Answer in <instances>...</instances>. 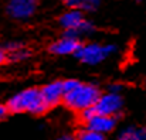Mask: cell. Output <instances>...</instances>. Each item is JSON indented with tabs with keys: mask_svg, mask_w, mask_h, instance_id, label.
Instances as JSON below:
<instances>
[{
	"mask_svg": "<svg viewBox=\"0 0 146 140\" xmlns=\"http://www.w3.org/2000/svg\"><path fill=\"white\" fill-rule=\"evenodd\" d=\"M95 113L101 115H111V116H118L119 112L123 108V99L121 93L106 92L101 93L98 96L97 102L92 105Z\"/></svg>",
	"mask_w": 146,
	"mask_h": 140,
	"instance_id": "5b68a950",
	"label": "cell"
},
{
	"mask_svg": "<svg viewBox=\"0 0 146 140\" xmlns=\"http://www.w3.org/2000/svg\"><path fill=\"white\" fill-rule=\"evenodd\" d=\"M40 93H41V98L43 100L46 102L47 108H54L57 105L61 103L62 100V82L61 81H54V82H50L47 85H44L41 89H40Z\"/></svg>",
	"mask_w": 146,
	"mask_h": 140,
	"instance_id": "9c48e42d",
	"label": "cell"
},
{
	"mask_svg": "<svg viewBox=\"0 0 146 140\" xmlns=\"http://www.w3.org/2000/svg\"><path fill=\"white\" fill-rule=\"evenodd\" d=\"M116 116H111V115H101V113H95L94 116H91L84 125L85 127L99 132L102 135L111 133L115 127H116Z\"/></svg>",
	"mask_w": 146,
	"mask_h": 140,
	"instance_id": "ba28073f",
	"label": "cell"
},
{
	"mask_svg": "<svg viewBox=\"0 0 146 140\" xmlns=\"http://www.w3.org/2000/svg\"><path fill=\"white\" fill-rule=\"evenodd\" d=\"M80 47H81V41L78 37L64 34V37H61L60 40L54 41L50 46V52L55 55H74Z\"/></svg>",
	"mask_w": 146,
	"mask_h": 140,
	"instance_id": "52a82bcc",
	"label": "cell"
},
{
	"mask_svg": "<svg viewBox=\"0 0 146 140\" xmlns=\"http://www.w3.org/2000/svg\"><path fill=\"white\" fill-rule=\"evenodd\" d=\"M9 112L13 113H31V115H43L48 108L41 98L40 89L37 88H27L16 95H13L7 102Z\"/></svg>",
	"mask_w": 146,
	"mask_h": 140,
	"instance_id": "7a4b0ae2",
	"label": "cell"
},
{
	"mask_svg": "<svg viewBox=\"0 0 146 140\" xmlns=\"http://www.w3.org/2000/svg\"><path fill=\"white\" fill-rule=\"evenodd\" d=\"M101 0H64L70 9H80L82 11H92L99 6Z\"/></svg>",
	"mask_w": 146,
	"mask_h": 140,
	"instance_id": "8fae6325",
	"label": "cell"
},
{
	"mask_svg": "<svg viewBox=\"0 0 146 140\" xmlns=\"http://www.w3.org/2000/svg\"><path fill=\"white\" fill-rule=\"evenodd\" d=\"M6 61H7V54L0 48V65H1V64H4Z\"/></svg>",
	"mask_w": 146,
	"mask_h": 140,
	"instance_id": "e0dca14e",
	"label": "cell"
},
{
	"mask_svg": "<svg viewBox=\"0 0 146 140\" xmlns=\"http://www.w3.org/2000/svg\"><path fill=\"white\" fill-rule=\"evenodd\" d=\"M136 1H142V0H136Z\"/></svg>",
	"mask_w": 146,
	"mask_h": 140,
	"instance_id": "d6986e66",
	"label": "cell"
},
{
	"mask_svg": "<svg viewBox=\"0 0 146 140\" xmlns=\"http://www.w3.org/2000/svg\"><path fill=\"white\" fill-rule=\"evenodd\" d=\"M122 91H123V85H122V84H118V82H115V84L109 85V88H108V92L121 93Z\"/></svg>",
	"mask_w": 146,
	"mask_h": 140,
	"instance_id": "9a60e30c",
	"label": "cell"
},
{
	"mask_svg": "<svg viewBox=\"0 0 146 140\" xmlns=\"http://www.w3.org/2000/svg\"><path fill=\"white\" fill-rule=\"evenodd\" d=\"M21 47H23V44L20 41H7V43H4V46L1 47V50L6 54H10V52H14L16 50H19Z\"/></svg>",
	"mask_w": 146,
	"mask_h": 140,
	"instance_id": "5bb4252c",
	"label": "cell"
},
{
	"mask_svg": "<svg viewBox=\"0 0 146 140\" xmlns=\"http://www.w3.org/2000/svg\"><path fill=\"white\" fill-rule=\"evenodd\" d=\"M60 26L65 30V34L81 37L94 33V24L84 17L82 10L70 9L60 17Z\"/></svg>",
	"mask_w": 146,
	"mask_h": 140,
	"instance_id": "3957f363",
	"label": "cell"
},
{
	"mask_svg": "<svg viewBox=\"0 0 146 140\" xmlns=\"http://www.w3.org/2000/svg\"><path fill=\"white\" fill-rule=\"evenodd\" d=\"M116 140H146V132L142 127H125L119 132Z\"/></svg>",
	"mask_w": 146,
	"mask_h": 140,
	"instance_id": "30bf717a",
	"label": "cell"
},
{
	"mask_svg": "<svg viewBox=\"0 0 146 140\" xmlns=\"http://www.w3.org/2000/svg\"><path fill=\"white\" fill-rule=\"evenodd\" d=\"M30 57V51L23 46L21 48L16 50L14 52H10L7 54V58H10L11 61H23V59H27Z\"/></svg>",
	"mask_w": 146,
	"mask_h": 140,
	"instance_id": "4fadbf2b",
	"label": "cell"
},
{
	"mask_svg": "<svg viewBox=\"0 0 146 140\" xmlns=\"http://www.w3.org/2000/svg\"><path fill=\"white\" fill-rule=\"evenodd\" d=\"M116 51V47L112 44H99V43H88L81 44L78 51L74 54L81 62L88 65H98L104 62L108 55L113 54Z\"/></svg>",
	"mask_w": 146,
	"mask_h": 140,
	"instance_id": "277c9868",
	"label": "cell"
},
{
	"mask_svg": "<svg viewBox=\"0 0 146 140\" xmlns=\"http://www.w3.org/2000/svg\"><path fill=\"white\" fill-rule=\"evenodd\" d=\"M61 82L64 91L61 102L74 112H81L91 108L101 95L99 88L94 84H85L77 79H65Z\"/></svg>",
	"mask_w": 146,
	"mask_h": 140,
	"instance_id": "6da1fadb",
	"label": "cell"
},
{
	"mask_svg": "<svg viewBox=\"0 0 146 140\" xmlns=\"http://www.w3.org/2000/svg\"><path fill=\"white\" fill-rule=\"evenodd\" d=\"M38 7V0H9L6 4V11L9 17L24 21L34 16Z\"/></svg>",
	"mask_w": 146,
	"mask_h": 140,
	"instance_id": "8992f818",
	"label": "cell"
},
{
	"mask_svg": "<svg viewBox=\"0 0 146 140\" xmlns=\"http://www.w3.org/2000/svg\"><path fill=\"white\" fill-rule=\"evenodd\" d=\"M7 115H9V109H7V106L0 103V120L6 119V118H7Z\"/></svg>",
	"mask_w": 146,
	"mask_h": 140,
	"instance_id": "2e32d148",
	"label": "cell"
},
{
	"mask_svg": "<svg viewBox=\"0 0 146 140\" xmlns=\"http://www.w3.org/2000/svg\"><path fill=\"white\" fill-rule=\"evenodd\" d=\"M75 137H77V140H105V135L85 127V129L80 130Z\"/></svg>",
	"mask_w": 146,
	"mask_h": 140,
	"instance_id": "7c38bea8",
	"label": "cell"
},
{
	"mask_svg": "<svg viewBox=\"0 0 146 140\" xmlns=\"http://www.w3.org/2000/svg\"><path fill=\"white\" fill-rule=\"evenodd\" d=\"M57 140H77V137L71 136V135H65V136H60Z\"/></svg>",
	"mask_w": 146,
	"mask_h": 140,
	"instance_id": "ac0fdd59",
	"label": "cell"
}]
</instances>
